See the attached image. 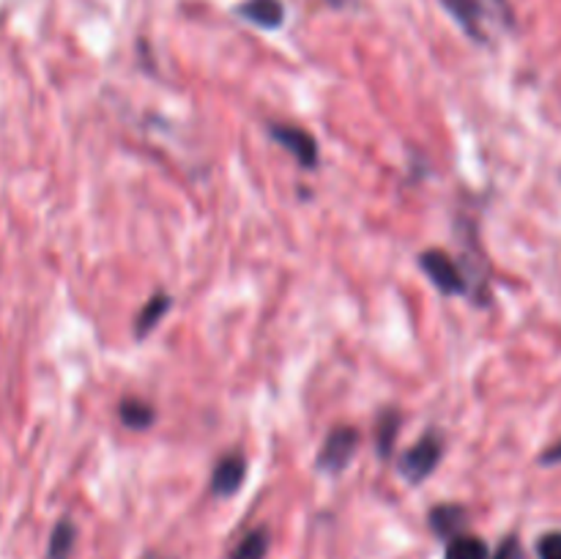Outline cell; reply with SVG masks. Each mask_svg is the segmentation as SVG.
I'll use <instances>...</instances> for the list:
<instances>
[{"mask_svg":"<svg viewBox=\"0 0 561 559\" xmlns=\"http://www.w3.org/2000/svg\"><path fill=\"white\" fill-rule=\"evenodd\" d=\"M356 447H359V431H356V427L351 425L334 427V431L327 436V442H323L321 453H318V469L337 475V471H343L345 466L351 464Z\"/></svg>","mask_w":561,"mask_h":559,"instance_id":"cell-1","label":"cell"},{"mask_svg":"<svg viewBox=\"0 0 561 559\" xmlns=\"http://www.w3.org/2000/svg\"><path fill=\"white\" fill-rule=\"evenodd\" d=\"M442 449L444 444L442 438H438V433H427V436H422L420 442L403 455V460H400V471H403L405 480L409 482L427 480L431 471L438 466V460H442Z\"/></svg>","mask_w":561,"mask_h":559,"instance_id":"cell-2","label":"cell"},{"mask_svg":"<svg viewBox=\"0 0 561 559\" xmlns=\"http://www.w3.org/2000/svg\"><path fill=\"white\" fill-rule=\"evenodd\" d=\"M420 266L425 269V274L431 277V283L436 285L442 294H466L463 274H460L458 263H455L444 250L422 252Z\"/></svg>","mask_w":561,"mask_h":559,"instance_id":"cell-3","label":"cell"},{"mask_svg":"<svg viewBox=\"0 0 561 559\" xmlns=\"http://www.w3.org/2000/svg\"><path fill=\"white\" fill-rule=\"evenodd\" d=\"M272 137L285 148V151L294 153L296 162H299L301 168H316L318 164V142L310 132L299 129V126L272 124Z\"/></svg>","mask_w":561,"mask_h":559,"instance_id":"cell-4","label":"cell"},{"mask_svg":"<svg viewBox=\"0 0 561 559\" xmlns=\"http://www.w3.org/2000/svg\"><path fill=\"white\" fill-rule=\"evenodd\" d=\"M244 477H247L244 455H241V453L225 455V458L219 460L217 466H214L211 491L217 493V497H222V499L233 497V493L241 488V482H244Z\"/></svg>","mask_w":561,"mask_h":559,"instance_id":"cell-5","label":"cell"},{"mask_svg":"<svg viewBox=\"0 0 561 559\" xmlns=\"http://www.w3.org/2000/svg\"><path fill=\"white\" fill-rule=\"evenodd\" d=\"M442 3L469 36H474L477 42L485 38V31H482V20H485L482 0H442Z\"/></svg>","mask_w":561,"mask_h":559,"instance_id":"cell-6","label":"cell"},{"mask_svg":"<svg viewBox=\"0 0 561 559\" xmlns=\"http://www.w3.org/2000/svg\"><path fill=\"white\" fill-rule=\"evenodd\" d=\"M241 20L252 22L257 27H279L285 20V9L279 0H247V3L239 5Z\"/></svg>","mask_w":561,"mask_h":559,"instance_id":"cell-7","label":"cell"},{"mask_svg":"<svg viewBox=\"0 0 561 559\" xmlns=\"http://www.w3.org/2000/svg\"><path fill=\"white\" fill-rule=\"evenodd\" d=\"M170 310V296L168 294H153L151 299L146 301V307L140 310V316H137V323H135V334L137 338H146L148 332H153L157 329V323L162 321L164 312Z\"/></svg>","mask_w":561,"mask_h":559,"instance_id":"cell-8","label":"cell"},{"mask_svg":"<svg viewBox=\"0 0 561 559\" xmlns=\"http://www.w3.org/2000/svg\"><path fill=\"white\" fill-rule=\"evenodd\" d=\"M466 524V510L458 507V504H442L431 513V526L436 535L442 537H455L460 535V526Z\"/></svg>","mask_w":561,"mask_h":559,"instance_id":"cell-9","label":"cell"},{"mask_svg":"<svg viewBox=\"0 0 561 559\" xmlns=\"http://www.w3.org/2000/svg\"><path fill=\"white\" fill-rule=\"evenodd\" d=\"M444 559H488V546L482 537L455 535L449 537Z\"/></svg>","mask_w":561,"mask_h":559,"instance_id":"cell-10","label":"cell"},{"mask_svg":"<svg viewBox=\"0 0 561 559\" xmlns=\"http://www.w3.org/2000/svg\"><path fill=\"white\" fill-rule=\"evenodd\" d=\"M121 422L131 431H146L153 422V409L140 398H124L121 400Z\"/></svg>","mask_w":561,"mask_h":559,"instance_id":"cell-11","label":"cell"},{"mask_svg":"<svg viewBox=\"0 0 561 559\" xmlns=\"http://www.w3.org/2000/svg\"><path fill=\"white\" fill-rule=\"evenodd\" d=\"M400 431V414L398 411H383L381 420L376 425V447L381 453V458H389L394 449V442H398Z\"/></svg>","mask_w":561,"mask_h":559,"instance_id":"cell-12","label":"cell"},{"mask_svg":"<svg viewBox=\"0 0 561 559\" xmlns=\"http://www.w3.org/2000/svg\"><path fill=\"white\" fill-rule=\"evenodd\" d=\"M266 554H268V532L252 529L250 535L241 537V543L233 548L230 559H266Z\"/></svg>","mask_w":561,"mask_h":559,"instance_id":"cell-13","label":"cell"},{"mask_svg":"<svg viewBox=\"0 0 561 559\" xmlns=\"http://www.w3.org/2000/svg\"><path fill=\"white\" fill-rule=\"evenodd\" d=\"M75 537L77 529L71 521H60L55 526L53 537H49V548H47V559H69L71 548H75Z\"/></svg>","mask_w":561,"mask_h":559,"instance_id":"cell-14","label":"cell"},{"mask_svg":"<svg viewBox=\"0 0 561 559\" xmlns=\"http://www.w3.org/2000/svg\"><path fill=\"white\" fill-rule=\"evenodd\" d=\"M537 554L540 559H561V532H548L537 543Z\"/></svg>","mask_w":561,"mask_h":559,"instance_id":"cell-15","label":"cell"},{"mask_svg":"<svg viewBox=\"0 0 561 559\" xmlns=\"http://www.w3.org/2000/svg\"><path fill=\"white\" fill-rule=\"evenodd\" d=\"M493 559H524V551H520V543L515 537H507V540L499 546V551L493 554Z\"/></svg>","mask_w":561,"mask_h":559,"instance_id":"cell-16","label":"cell"},{"mask_svg":"<svg viewBox=\"0 0 561 559\" xmlns=\"http://www.w3.org/2000/svg\"><path fill=\"white\" fill-rule=\"evenodd\" d=\"M540 460H542V464H548V466H551V464H561V442L553 444V447H548L546 453H542Z\"/></svg>","mask_w":561,"mask_h":559,"instance_id":"cell-17","label":"cell"}]
</instances>
